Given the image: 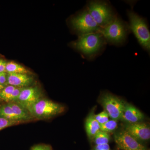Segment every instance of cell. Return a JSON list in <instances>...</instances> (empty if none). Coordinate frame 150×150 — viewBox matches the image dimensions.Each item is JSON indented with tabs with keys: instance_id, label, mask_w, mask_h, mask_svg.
Segmentation results:
<instances>
[{
	"instance_id": "e0dca14e",
	"label": "cell",
	"mask_w": 150,
	"mask_h": 150,
	"mask_svg": "<svg viewBox=\"0 0 150 150\" xmlns=\"http://www.w3.org/2000/svg\"><path fill=\"white\" fill-rule=\"evenodd\" d=\"M93 139L96 145L108 144L110 140V136L108 133L100 130Z\"/></svg>"
},
{
	"instance_id": "d6986e66",
	"label": "cell",
	"mask_w": 150,
	"mask_h": 150,
	"mask_svg": "<svg viewBox=\"0 0 150 150\" xmlns=\"http://www.w3.org/2000/svg\"><path fill=\"white\" fill-rule=\"evenodd\" d=\"M16 88L15 87L9 85L6 86L0 93V98L4 101L9 102L11 94Z\"/></svg>"
},
{
	"instance_id": "44dd1931",
	"label": "cell",
	"mask_w": 150,
	"mask_h": 150,
	"mask_svg": "<svg viewBox=\"0 0 150 150\" xmlns=\"http://www.w3.org/2000/svg\"><path fill=\"white\" fill-rule=\"evenodd\" d=\"M18 122V121H10L4 118L0 117V131L2 129L13 126Z\"/></svg>"
},
{
	"instance_id": "9c48e42d",
	"label": "cell",
	"mask_w": 150,
	"mask_h": 150,
	"mask_svg": "<svg viewBox=\"0 0 150 150\" xmlns=\"http://www.w3.org/2000/svg\"><path fill=\"white\" fill-rule=\"evenodd\" d=\"M41 97V92L37 87L24 88L20 94L16 103L27 110L39 100Z\"/></svg>"
},
{
	"instance_id": "ba28073f",
	"label": "cell",
	"mask_w": 150,
	"mask_h": 150,
	"mask_svg": "<svg viewBox=\"0 0 150 150\" xmlns=\"http://www.w3.org/2000/svg\"><path fill=\"white\" fill-rule=\"evenodd\" d=\"M114 140L117 146L122 150H147L144 146L124 130L115 133Z\"/></svg>"
},
{
	"instance_id": "3957f363",
	"label": "cell",
	"mask_w": 150,
	"mask_h": 150,
	"mask_svg": "<svg viewBox=\"0 0 150 150\" xmlns=\"http://www.w3.org/2000/svg\"><path fill=\"white\" fill-rule=\"evenodd\" d=\"M130 32L129 23L118 16L112 22L101 28L100 31L107 43L117 46L125 43Z\"/></svg>"
},
{
	"instance_id": "277c9868",
	"label": "cell",
	"mask_w": 150,
	"mask_h": 150,
	"mask_svg": "<svg viewBox=\"0 0 150 150\" xmlns=\"http://www.w3.org/2000/svg\"><path fill=\"white\" fill-rule=\"evenodd\" d=\"M127 13L131 32L133 33L142 48L149 53L150 33L147 22L133 10H128Z\"/></svg>"
},
{
	"instance_id": "7c38bea8",
	"label": "cell",
	"mask_w": 150,
	"mask_h": 150,
	"mask_svg": "<svg viewBox=\"0 0 150 150\" xmlns=\"http://www.w3.org/2000/svg\"><path fill=\"white\" fill-rule=\"evenodd\" d=\"M33 78L26 74L7 73L8 85L15 87L25 88L33 82Z\"/></svg>"
},
{
	"instance_id": "484cf974",
	"label": "cell",
	"mask_w": 150,
	"mask_h": 150,
	"mask_svg": "<svg viewBox=\"0 0 150 150\" xmlns=\"http://www.w3.org/2000/svg\"><path fill=\"white\" fill-rule=\"evenodd\" d=\"M6 63L7 62L4 60L0 59V73L6 72Z\"/></svg>"
},
{
	"instance_id": "5b68a950",
	"label": "cell",
	"mask_w": 150,
	"mask_h": 150,
	"mask_svg": "<svg viewBox=\"0 0 150 150\" xmlns=\"http://www.w3.org/2000/svg\"><path fill=\"white\" fill-rule=\"evenodd\" d=\"M72 28L79 36L93 33L100 32L98 25L86 7L70 20Z\"/></svg>"
},
{
	"instance_id": "7402d4cb",
	"label": "cell",
	"mask_w": 150,
	"mask_h": 150,
	"mask_svg": "<svg viewBox=\"0 0 150 150\" xmlns=\"http://www.w3.org/2000/svg\"><path fill=\"white\" fill-rule=\"evenodd\" d=\"M23 88H16L12 92V93L11 94L9 102H15L17 100V99H18L20 94L21 91L23 89Z\"/></svg>"
},
{
	"instance_id": "30bf717a",
	"label": "cell",
	"mask_w": 150,
	"mask_h": 150,
	"mask_svg": "<svg viewBox=\"0 0 150 150\" xmlns=\"http://www.w3.org/2000/svg\"><path fill=\"white\" fill-rule=\"evenodd\" d=\"M124 130L139 142L150 139V127L146 123L139 122L128 124Z\"/></svg>"
},
{
	"instance_id": "7a4b0ae2",
	"label": "cell",
	"mask_w": 150,
	"mask_h": 150,
	"mask_svg": "<svg viewBox=\"0 0 150 150\" xmlns=\"http://www.w3.org/2000/svg\"><path fill=\"white\" fill-rule=\"evenodd\" d=\"M85 7L101 28L110 24L118 16L115 9L106 1H88Z\"/></svg>"
},
{
	"instance_id": "8fae6325",
	"label": "cell",
	"mask_w": 150,
	"mask_h": 150,
	"mask_svg": "<svg viewBox=\"0 0 150 150\" xmlns=\"http://www.w3.org/2000/svg\"><path fill=\"white\" fill-rule=\"evenodd\" d=\"M144 118V115L134 105L126 103L120 120L132 124L140 122Z\"/></svg>"
},
{
	"instance_id": "ffe728a7",
	"label": "cell",
	"mask_w": 150,
	"mask_h": 150,
	"mask_svg": "<svg viewBox=\"0 0 150 150\" xmlns=\"http://www.w3.org/2000/svg\"><path fill=\"white\" fill-rule=\"evenodd\" d=\"M95 118L100 125L106 123L109 120V116L106 111L103 110L100 113L94 115Z\"/></svg>"
},
{
	"instance_id": "d4e9b609",
	"label": "cell",
	"mask_w": 150,
	"mask_h": 150,
	"mask_svg": "<svg viewBox=\"0 0 150 150\" xmlns=\"http://www.w3.org/2000/svg\"><path fill=\"white\" fill-rule=\"evenodd\" d=\"M93 150H111L108 144L96 145Z\"/></svg>"
},
{
	"instance_id": "ac0fdd59",
	"label": "cell",
	"mask_w": 150,
	"mask_h": 150,
	"mask_svg": "<svg viewBox=\"0 0 150 150\" xmlns=\"http://www.w3.org/2000/svg\"><path fill=\"white\" fill-rule=\"evenodd\" d=\"M118 126L117 121L115 120H108L106 123L100 125V131L109 133L114 131L117 128Z\"/></svg>"
},
{
	"instance_id": "2e32d148",
	"label": "cell",
	"mask_w": 150,
	"mask_h": 150,
	"mask_svg": "<svg viewBox=\"0 0 150 150\" xmlns=\"http://www.w3.org/2000/svg\"><path fill=\"white\" fill-rule=\"evenodd\" d=\"M9 104L15 114L18 118L19 121H24L30 119V117L26 112V109L16 103H10Z\"/></svg>"
},
{
	"instance_id": "cb8c5ba5",
	"label": "cell",
	"mask_w": 150,
	"mask_h": 150,
	"mask_svg": "<svg viewBox=\"0 0 150 150\" xmlns=\"http://www.w3.org/2000/svg\"><path fill=\"white\" fill-rule=\"evenodd\" d=\"M31 150H52V148L48 145L40 144L34 146Z\"/></svg>"
},
{
	"instance_id": "9a60e30c",
	"label": "cell",
	"mask_w": 150,
	"mask_h": 150,
	"mask_svg": "<svg viewBox=\"0 0 150 150\" xmlns=\"http://www.w3.org/2000/svg\"><path fill=\"white\" fill-rule=\"evenodd\" d=\"M0 117L10 121H20L13 112L9 103L0 108Z\"/></svg>"
},
{
	"instance_id": "6da1fadb",
	"label": "cell",
	"mask_w": 150,
	"mask_h": 150,
	"mask_svg": "<svg viewBox=\"0 0 150 150\" xmlns=\"http://www.w3.org/2000/svg\"><path fill=\"white\" fill-rule=\"evenodd\" d=\"M106 44L102 34L97 32L79 36L72 45L86 59L92 60L101 53Z\"/></svg>"
},
{
	"instance_id": "8992f818",
	"label": "cell",
	"mask_w": 150,
	"mask_h": 150,
	"mask_svg": "<svg viewBox=\"0 0 150 150\" xmlns=\"http://www.w3.org/2000/svg\"><path fill=\"white\" fill-rule=\"evenodd\" d=\"M64 109V107L59 103L48 99H40L27 110L30 115L41 119L51 118L60 114Z\"/></svg>"
},
{
	"instance_id": "603a6c76",
	"label": "cell",
	"mask_w": 150,
	"mask_h": 150,
	"mask_svg": "<svg viewBox=\"0 0 150 150\" xmlns=\"http://www.w3.org/2000/svg\"><path fill=\"white\" fill-rule=\"evenodd\" d=\"M0 85L4 87L8 85L7 82V73L6 72L0 73Z\"/></svg>"
},
{
	"instance_id": "4316f807",
	"label": "cell",
	"mask_w": 150,
	"mask_h": 150,
	"mask_svg": "<svg viewBox=\"0 0 150 150\" xmlns=\"http://www.w3.org/2000/svg\"><path fill=\"white\" fill-rule=\"evenodd\" d=\"M4 87H5L4 86H1V85H0V93L1 92V91L3 89V88H4Z\"/></svg>"
},
{
	"instance_id": "52a82bcc",
	"label": "cell",
	"mask_w": 150,
	"mask_h": 150,
	"mask_svg": "<svg viewBox=\"0 0 150 150\" xmlns=\"http://www.w3.org/2000/svg\"><path fill=\"white\" fill-rule=\"evenodd\" d=\"M99 102L101 105L112 120L121 119L126 103L118 97L106 93L101 96Z\"/></svg>"
},
{
	"instance_id": "4fadbf2b",
	"label": "cell",
	"mask_w": 150,
	"mask_h": 150,
	"mask_svg": "<svg viewBox=\"0 0 150 150\" xmlns=\"http://www.w3.org/2000/svg\"><path fill=\"white\" fill-rule=\"evenodd\" d=\"M94 115L93 112H91L86 121V132L90 139H93L95 136L100 131V125L95 119Z\"/></svg>"
},
{
	"instance_id": "5bb4252c",
	"label": "cell",
	"mask_w": 150,
	"mask_h": 150,
	"mask_svg": "<svg viewBox=\"0 0 150 150\" xmlns=\"http://www.w3.org/2000/svg\"><path fill=\"white\" fill-rule=\"evenodd\" d=\"M6 72L7 73L12 74H28V70L22 65L16 62H10L6 63Z\"/></svg>"
}]
</instances>
